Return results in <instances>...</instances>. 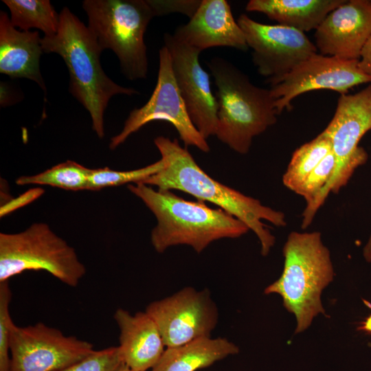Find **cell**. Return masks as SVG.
Returning a JSON list of instances; mask_svg holds the SVG:
<instances>
[{
    "label": "cell",
    "mask_w": 371,
    "mask_h": 371,
    "mask_svg": "<svg viewBox=\"0 0 371 371\" xmlns=\"http://www.w3.org/2000/svg\"><path fill=\"white\" fill-rule=\"evenodd\" d=\"M154 143L164 161V168L141 183L157 186L159 190H177L212 203L231 214L252 230L266 256L275 244V237L262 220L277 227L286 225L283 212L262 205L260 201L227 186L209 176L195 161L187 148L177 139L158 136Z\"/></svg>",
    "instance_id": "cell-1"
},
{
    "label": "cell",
    "mask_w": 371,
    "mask_h": 371,
    "mask_svg": "<svg viewBox=\"0 0 371 371\" xmlns=\"http://www.w3.org/2000/svg\"><path fill=\"white\" fill-rule=\"evenodd\" d=\"M59 16L56 34L42 37L43 51L63 58L69 75V91L89 112L92 129L103 138L104 114L110 99L139 92L115 83L105 74L100 63L103 50L88 27L68 8H63Z\"/></svg>",
    "instance_id": "cell-2"
},
{
    "label": "cell",
    "mask_w": 371,
    "mask_h": 371,
    "mask_svg": "<svg viewBox=\"0 0 371 371\" xmlns=\"http://www.w3.org/2000/svg\"><path fill=\"white\" fill-rule=\"evenodd\" d=\"M128 189L143 201L157 219L150 242L158 253L179 245L190 246L201 253L215 240L238 238L249 230L226 211L210 207L201 201L186 200L171 190H154L141 183L128 184Z\"/></svg>",
    "instance_id": "cell-3"
},
{
    "label": "cell",
    "mask_w": 371,
    "mask_h": 371,
    "mask_svg": "<svg viewBox=\"0 0 371 371\" xmlns=\"http://www.w3.org/2000/svg\"><path fill=\"white\" fill-rule=\"evenodd\" d=\"M207 65L217 88L215 136L235 152L247 154L254 137L276 124L275 100L270 89L254 85L223 58H212Z\"/></svg>",
    "instance_id": "cell-4"
},
{
    "label": "cell",
    "mask_w": 371,
    "mask_h": 371,
    "mask_svg": "<svg viewBox=\"0 0 371 371\" xmlns=\"http://www.w3.org/2000/svg\"><path fill=\"white\" fill-rule=\"evenodd\" d=\"M283 255L282 273L265 289L264 293L282 297L284 308L296 318L295 333H300L309 327L317 315H325L321 294L333 280V266L319 232H291Z\"/></svg>",
    "instance_id": "cell-5"
},
{
    "label": "cell",
    "mask_w": 371,
    "mask_h": 371,
    "mask_svg": "<svg viewBox=\"0 0 371 371\" xmlns=\"http://www.w3.org/2000/svg\"><path fill=\"white\" fill-rule=\"evenodd\" d=\"M88 28L100 48L117 56L130 80L145 79L148 61L144 34L157 16L150 0H85Z\"/></svg>",
    "instance_id": "cell-6"
},
{
    "label": "cell",
    "mask_w": 371,
    "mask_h": 371,
    "mask_svg": "<svg viewBox=\"0 0 371 371\" xmlns=\"http://www.w3.org/2000/svg\"><path fill=\"white\" fill-rule=\"evenodd\" d=\"M43 270L75 287L86 273L75 249L44 223L19 233H0V282L26 271Z\"/></svg>",
    "instance_id": "cell-7"
},
{
    "label": "cell",
    "mask_w": 371,
    "mask_h": 371,
    "mask_svg": "<svg viewBox=\"0 0 371 371\" xmlns=\"http://www.w3.org/2000/svg\"><path fill=\"white\" fill-rule=\"evenodd\" d=\"M371 129V85L359 92L341 94L335 115L322 131L332 143L335 158L333 175L315 200L306 205L301 227L306 229L312 223L328 195L337 193L347 185L356 168L364 164L368 154L359 142Z\"/></svg>",
    "instance_id": "cell-8"
},
{
    "label": "cell",
    "mask_w": 371,
    "mask_h": 371,
    "mask_svg": "<svg viewBox=\"0 0 371 371\" xmlns=\"http://www.w3.org/2000/svg\"><path fill=\"white\" fill-rule=\"evenodd\" d=\"M155 120L170 122L186 146H192L208 153L210 146L192 122L172 69L170 54L164 45L159 52L157 80L152 95L142 106L131 111L117 135L111 137L109 148L114 150L133 133Z\"/></svg>",
    "instance_id": "cell-9"
},
{
    "label": "cell",
    "mask_w": 371,
    "mask_h": 371,
    "mask_svg": "<svg viewBox=\"0 0 371 371\" xmlns=\"http://www.w3.org/2000/svg\"><path fill=\"white\" fill-rule=\"evenodd\" d=\"M94 351L89 341L43 322L12 327L10 371H60Z\"/></svg>",
    "instance_id": "cell-10"
},
{
    "label": "cell",
    "mask_w": 371,
    "mask_h": 371,
    "mask_svg": "<svg viewBox=\"0 0 371 371\" xmlns=\"http://www.w3.org/2000/svg\"><path fill=\"white\" fill-rule=\"evenodd\" d=\"M145 311L157 325L166 348L210 337L219 317L210 290L191 286L151 302Z\"/></svg>",
    "instance_id": "cell-11"
},
{
    "label": "cell",
    "mask_w": 371,
    "mask_h": 371,
    "mask_svg": "<svg viewBox=\"0 0 371 371\" xmlns=\"http://www.w3.org/2000/svg\"><path fill=\"white\" fill-rule=\"evenodd\" d=\"M236 21L252 49L254 65L271 85L317 54L316 46L306 34L294 28L263 24L245 14H240Z\"/></svg>",
    "instance_id": "cell-12"
},
{
    "label": "cell",
    "mask_w": 371,
    "mask_h": 371,
    "mask_svg": "<svg viewBox=\"0 0 371 371\" xmlns=\"http://www.w3.org/2000/svg\"><path fill=\"white\" fill-rule=\"evenodd\" d=\"M359 62L318 54L303 61L271 85L278 115L284 109L291 110L293 99L305 92L330 89L344 94L355 86L371 82Z\"/></svg>",
    "instance_id": "cell-13"
},
{
    "label": "cell",
    "mask_w": 371,
    "mask_h": 371,
    "mask_svg": "<svg viewBox=\"0 0 371 371\" xmlns=\"http://www.w3.org/2000/svg\"><path fill=\"white\" fill-rule=\"evenodd\" d=\"M164 41L170 54L173 74L188 115L207 139L215 135L218 106L212 94L209 74L199 60L201 52L170 33L164 34Z\"/></svg>",
    "instance_id": "cell-14"
},
{
    "label": "cell",
    "mask_w": 371,
    "mask_h": 371,
    "mask_svg": "<svg viewBox=\"0 0 371 371\" xmlns=\"http://www.w3.org/2000/svg\"><path fill=\"white\" fill-rule=\"evenodd\" d=\"M371 36V1H346L316 29V47L323 56L359 60Z\"/></svg>",
    "instance_id": "cell-15"
},
{
    "label": "cell",
    "mask_w": 371,
    "mask_h": 371,
    "mask_svg": "<svg viewBox=\"0 0 371 371\" xmlns=\"http://www.w3.org/2000/svg\"><path fill=\"white\" fill-rule=\"evenodd\" d=\"M173 35L200 52L214 47L249 48L243 30L225 0H202L190 21L179 26Z\"/></svg>",
    "instance_id": "cell-16"
},
{
    "label": "cell",
    "mask_w": 371,
    "mask_h": 371,
    "mask_svg": "<svg viewBox=\"0 0 371 371\" xmlns=\"http://www.w3.org/2000/svg\"><path fill=\"white\" fill-rule=\"evenodd\" d=\"M113 318L120 329L118 346L124 363L135 371L152 369L166 350L154 319L146 311L132 315L121 308Z\"/></svg>",
    "instance_id": "cell-17"
},
{
    "label": "cell",
    "mask_w": 371,
    "mask_h": 371,
    "mask_svg": "<svg viewBox=\"0 0 371 371\" xmlns=\"http://www.w3.org/2000/svg\"><path fill=\"white\" fill-rule=\"evenodd\" d=\"M38 31H22L13 26L8 14L0 12V73L12 78L36 82L44 92L46 86L40 70L43 53Z\"/></svg>",
    "instance_id": "cell-18"
},
{
    "label": "cell",
    "mask_w": 371,
    "mask_h": 371,
    "mask_svg": "<svg viewBox=\"0 0 371 371\" xmlns=\"http://www.w3.org/2000/svg\"><path fill=\"white\" fill-rule=\"evenodd\" d=\"M345 0H250L248 12L266 14L279 25L302 32L317 29L326 16Z\"/></svg>",
    "instance_id": "cell-19"
},
{
    "label": "cell",
    "mask_w": 371,
    "mask_h": 371,
    "mask_svg": "<svg viewBox=\"0 0 371 371\" xmlns=\"http://www.w3.org/2000/svg\"><path fill=\"white\" fill-rule=\"evenodd\" d=\"M238 352V347L226 338H201L166 348L150 371H196Z\"/></svg>",
    "instance_id": "cell-20"
},
{
    "label": "cell",
    "mask_w": 371,
    "mask_h": 371,
    "mask_svg": "<svg viewBox=\"0 0 371 371\" xmlns=\"http://www.w3.org/2000/svg\"><path fill=\"white\" fill-rule=\"evenodd\" d=\"M10 12L14 27L22 31L36 28L44 36H52L58 32L60 16L49 0H3Z\"/></svg>",
    "instance_id": "cell-21"
},
{
    "label": "cell",
    "mask_w": 371,
    "mask_h": 371,
    "mask_svg": "<svg viewBox=\"0 0 371 371\" xmlns=\"http://www.w3.org/2000/svg\"><path fill=\"white\" fill-rule=\"evenodd\" d=\"M331 151L332 143L322 132L315 139L302 145L293 153L283 175L284 186L296 192L308 175Z\"/></svg>",
    "instance_id": "cell-22"
},
{
    "label": "cell",
    "mask_w": 371,
    "mask_h": 371,
    "mask_svg": "<svg viewBox=\"0 0 371 371\" xmlns=\"http://www.w3.org/2000/svg\"><path fill=\"white\" fill-rule=\"evenodd\" d=\"M91 169L71 160L57 164L42 172L21 176L18 186L42 185L71 191L87 190Z\"/></svg>",
    "instance_id": "cell-23"
},
{
    "label": "cell",
    "mask_w": 371,
    "mask_h": 371,
    "mask_svg": "<svg viewBox=\"0 0 371 371\" xmlns=\"http://www.w3.org/2000/svg\"><path fill=\"white\" fill-rule=\"evenodd\" d=\"M164 166V161L160 159L145 167L127 171L114 170L108 167L91 169L87 190L98 191L108 187L140 183L160 171Z\"/></svg>",
    "instance_id": "cell-24"
},
{
    "label": "cell",
    "mask_w": 371,
    "mask_h": 371,
    "mask_svg": "<svg viewBox=\"0 0 371 371\" xmlns=\"http://www.w3.org/2000/svg\"><path fill=\"white\" fill-rule=\"evenodd\" d=\"M124 363L119 346L95 350L60 371H117Z\"/></svg>",
    "instance_id": "cell-25"
},
{
    "label": "cell",
    "mask_w": 371,
    "mask_h": 371,
    "mask_svg": "<svg viewBox=\"0 0 371 371\" xmlns=\"http://www.w3.org/2000/svg\"><path fill=\"white\" fill-rule=\"evenodd\" d=\"M11 298L9 281L0 282V371H10V343L14 325L10 313Z\"/></svg>",
    "instance_id": "cell-26"
},
{
    "label": "cell",
    "mask_w": 371,
    "mask_h": 371,
    "mask_svg": "<svg viewBox=\"0 0 371 371\" xmlns=\"http://www.w3.org/2000/svg\"><path fill=\"white\" fill-rule=\"evenodd\" d=\"M335 166V158L330 152L308 175L296 194L302 196L306 205L311 203L331 178Z\"/></svg>",
    "instance_id": "cell-27"
},
{
    "label": "cell",
    "mask_w": 371,
    "mask_h": 371,
    "mask_svg": "<svg viewBox=\"0 0 371 371\" xmlns=\"http://www.w3.org/2000/svg\"><path fill=\"white\" fill-rule=\"evenodd\" d=\"M157 16L180 12L190 19L199 8L201 1H151Z\"/></svg>",
    "instance_id": "cell-28"
},
{
    "label": "cell",
    "mask_w": 371,
    "mask_h": 371,
    "mask_svg": "<svg viewBox=\"0 0 371 371\" xmlns=\"http://www.w3.org/2000/svg\"><path fill=\"white\" fill-rule=\"evenodd\" d=\"M44 192V189L41 188H34L29 189L15 198L8 200L0 207L1 218L34 201L42 196Z\"/></svg>",
    "instance_id": "cell-29"
},
{
    "label": "cell",
    "mask_w": 371,
    "mask_h": 371,
    "mask_svg": "<svg viewBox=\"0 0 371 371\" xmlns=\"http://www.w3.org/2000/svg\"><path fill=\"white\" fill-rule=\"evenodd\" d=\"M359 66L366 74L371 78V36L361 51Z\"/></svg>",
    "instance_id": "cell-30"
},
{
    "label": "cell",
    "mask_w": 371,
    "mask_h": 371,
    "mask_svg": "<svg viewBox=\"0 0 371 371\" xmlns=\"http://www.w3.org/2000/svg\"><path fill=\"white\" fill-rule=\"evenodd\" d=\"M12 91L9 85L1 82L0 104L1 106L5 107L14 103V98H13Z\"/></svg>",
    "instance_id": "cell-31"
},
{
    "label": "cell",
    "mask_w": 371,
    "mask_h": 371,
    "mask_svg": "<svg viewBox=\"0 0 371 371\" xmlns=\"http://www.w3.org/2000/svg\"><path fill=\"white\" fill-rule=\"evenodd\" d=\"M363 254L366 262H371V236L363 248Z\"/></svg>",
    "instance_id": "cell-32"
},
{
    "label": "cell",
    "mask_w": 371,
    "mask_h": 371,
    "mask_svg": "<svg viewBox=\"0 0 371 371\" xmlns=\"http://www.w3.org/2000/svg\"><path fill=\"white\" fill-rule=\"evenodd\" d=\"M359 328L371 334V314L364 320Z\"/></svg>",
    "instance_id": "cell-33"
},
{
    "label": "cell",
    "mask_w": 371,
    "mask_h": 371,
    "mask_svg": "<svg viewBox=\"0 0 371 371\" xmlns=\"http://www.w3.org/2000/svg\"><path fill=\"white\" fill-rule=\"evenodd\" d=\"M117 371H135V370L131 369L129 367H128L124 363H123L120 366V368L117 370Z\"/></svg>",
    "instance_id": "cell-34"
}]
</instances>
